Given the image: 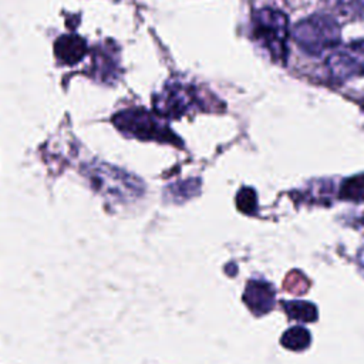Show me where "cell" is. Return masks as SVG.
I'll return each instance as SVG.
<instances>
[{
  "label": "cell",
  "mask_w": 364,
  "mask_h": 364,
  "mask_svg": "<svg viewBox=\"0 0 364 364\" xmlns=\"http://www.w3.org/2000/svg\"><path fill=\"white\" fill-rule=\"evenodd\" d=\"M280 343L284 348L291 351H303L311 343V336L307 328L301 326H294L287 328L280 338Z\"/></svg>",
  "instance_id": "9c48e42d"
},
{
  "label": "cell",
  "mask_w": 364,
  "mask_h": 364,
  "mask_svg": "<svg viewBox=\"0 0 364 364\" xmlns=\"http://www.w3.org/2000/svg\"><path fill=\"white\" fill-rule=\"evenodd\" d=\"M338 196L346 200L363 202L364 200V173H360L343 181L338 191Z\"/></svg>",
  "instance_id": "30bf717a"
},
{
  "label": "cell",
  "mask_w": 364,
  "mask_h": 364,
  "mask_svg": "<svg viewBox=\"0 0 364 364\" xmlns=\"http://www.w3.org/2000/svg\"><path fill=\"white\" fill-rule=\"evenodd\" d=\"M326 68L336 82L364 75V40H355L334 48L326 61Z\"/></svg>",
  "instance_id": "5b68a950"
},
{
  "label": "cell",
  "mask_w": 364,
  "mask_h": 364,
  "mask_svg": "<svg viewBox=\"0 0 364 364\" xmlns=\"http://www.w3.org/2000/svg\"><path fill=\"white\" fill-rule=\"evenodd\" d=\"M363 107H364V102H363Z\"/></svg>",
  "instance_id": "4fadbf2b"
},
{
  "label": "cell",
  "mask_w": 364,
  "mask_h": 364,
  "mask_svg": "<svg viewBox=\"0 0 364 364\" xmlns=\"http://www.w3.org/2000/svg\"><path fill=\"white\" fill-rule=\"evenodd\" d=\"M236 206L246 215H255L257 210V196L255 189L242 188L236 195Z\"/></svg>",
  "instance_id": "8fae6325"
},
{
  "label": "cell",
  "mask_w": 364,
  "mask_h": 364,
  "mask_svg": "<svg viewBox=\"0 0 364 364\" xmlns=\"http://www.w3.org/2000/svg\"><path fill=\"white\" fill-rule=\"evenodd\" d=\"M250 28L253 40L269 53L270 58L284 64L289 40V20L286 14L270 7L259 9L252 16Z\"/></svg>",
  "instance_id": "7a4b0ae2"
},
{
  "label": "cell",
  "mask_w": 364,
  "mask_h": 364,
  "mask_svg": "<svg viewBox=\"0 0 364 364\" xmlns=\"http://www.w3.org/2000/svg\"><path fill=\"white\" fill-rule=\"evenodd\" d=\"M283 309L291 320H297V321L310 323V321H316L318 317L317 307L313 303L306 300L284 301Z\"/></svg>",
  "instance_id": "ba28073f"
},
{
  "label": "cell",
  "mask_w": 364,
  "mask_h": 364,
  "mask_svg": "<svg viewBox=\"0 0 364 364\" xmlns=\"http://www.w3.org/2000/svg\"><path fill=\"white\" fill-rule=\"evenodd\" d=\"M293 38L304 53L320 55L336 48L340 41V26L331 16L313 14L296 24Z\"/></svg>",
  "instance_id": "3957f363"
},
{
  "label": "cell",
  "mask_w": 364,
  "mask_h": 364,
  "mask_svg": "<svg viewBox=\"0 0 364 364\" xmlns=\"http://www.w3.org/2000/svg\"><path fill=\"white\" fill-rule=\"evenodd\" d=\"M276 291L263 280H249L243 291V301L255 316H263L274 306Z\"/></svg>",
  "instance_id": "8992f818"
},
{
  "label": "cell",
  "mask_w": 364,
  "mask_h": 364,
  "mask_svg": "<svg viewBox=\"0 0 364 364\" xmlns=\"http://www.w3.org/2000/svg\"><path fill=\"white\" fill-rule=\"evenodd\" d=\"M210 100L215 98L203 94L196 85L173 80L155 95L154 107L159 117L178 119L186 115L191 109L210 111L213 108H220V104H213Z\"/></svg>",
  "instance_id": "6da1fadb"
},
{
  "label": "cell",
  "mask_w": 364,
  "mask_h": 364,
  "mask_svg": "<svg viewBox=\"0 0 364 364\" xmlns=\"http://www.w3.org/2000/svg\"><path fill=\"white\" fill-rule=\"evenodd\" d=\"M85 54V43L77 36H63L55 43V55L67 64H75Z\"/></svg>",
  "instance_id": "52a82bcc"
},
{
  "label": "cell",
  "mask_w": 364,
  "mask_h": 364,
  "mask_svg": "<svg viewBox=\"0 0 364 364\" xmlns=\"http://www.w3.org/2000/svg\"><path fill=\"white\" fill-rule=\"evenodd\" d=\"M338 10L348 17L364 16V0H337Z\"/></svg>",
  "instance_id": "7c38bea8"
},
{
  "label": "cell",
  "mask_w": 364,
  "mask_h": 364,
  "mask_svg": "<svg viewBox=\"0 0 364 364\" xmlns=\"http://www.w3.org/2000/svg\"><path fill=\"white\" fill-rule=\"evenodd\" d=\"M114 122L121 131L135 138L154 139L182 146V141L172 132V129L149 111L141 108L127 109L117 114L114 117Z\"/></svg>",
  "instance_id": "277c9868"
}]
</instances>
